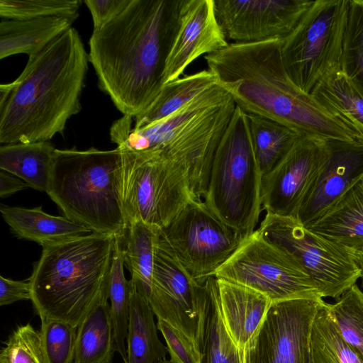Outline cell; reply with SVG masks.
I'll list each match as a JSON object with an SVG mask.
<instances>
[{"label": "cell", "instance_id": "cell-1", "mask_svg": "<svg viewBox=\"0 0 363 363\" xmlns=\"http://www.w3.org/2000/svg\"><path fill=\"white\" fill-rule=\"evenodd\" d=\"M182 0H131L104 28L93 30L89 61L99 86L123 114L135 117L164 86Z\"/></svg>", "mask_w": 363, "mask_h": 363}, {"label": "cell", "instance_id": "cell-2", "mask_svg": "<svg viewBox=\"0 0 363 363\" xmlns=\"http://www.w3.org/2000/svg\"><path fill=\"white\" fill-rule=\"evenodd\" d=\"M281 40L229 43L204 56L208 69L246 113L279 122L301 137L356 141L354 133L287 74Z\"/></svg>", "mask_w": 363, "mask_h": 363}, {"label": "cell", "instance_id": "cell-3", "mask_svg": "<svg viewBox=\"0 0 363 363\" xmlns=\"http://www.w3.org/2000/svg\"><path fill=\"white\" fill-rule=\"evenodd\" d=\"M89 53L70 28L28 57L13 82L0 86V143L48 141L81 110Z\"/></svg>", "mask_w": 363, "mask_h": 363}, {"label": "cell", "instance_id": "cell-4", "mask_svg": "<svg viewBox=\"0 0 363 363\" xmlns=\"http://www.w3.org/2000/svg\"><path fill=\"white\" fill-rule=\"evenodd\" d=\"M116 235L92 233L43 247L28 279L31 301L43 320L77 327L108 295Z\"/></svg>", "mask_w": 363, "mask_h": 363}, {"label": "cell", "instance_id": "cell-5", "mask_svg": "<svg viewBox=\"0 0 363 363\" xmlns=\"http://www.w3.org/2000/svg\"><path fill=\"white\" fill-rule=\"evenodd\" d=\"M122 162L118 147L55 149L46 193L69 220L94 233L123 238L128 223L121 198Z\"/></svg>", "mask_w": 363, "mask_h": 363}, {"label": "cell", "instance_id": "cell-6", "mask_svg": "<svg viewBox=\"0 0 363 363\" xmlns=\"http://www.w3.org/2000/svg\"><path fill=\"white\" fill-rule=\"evenodd\" d=\"M262 178L247 113L236 106L216 148L203 201L218 218L245 238L257 229Z\"/></svg>", "mask_w": 363, "mask_h": 363}, {"label": "cell", "instance_id": "cell-7", "mask_svg": "<svg viewBox=\"0 0 363 363\" xmlns=\"http://www.w3.org/2000/svg\"><path fill=\"white\" fill-rule=\"evenodd\" d=\"M120 149L121 198L128 223L141 220L162 229L191 200H200L193 175L183 164L158 153Z\"/></svg>", "mask_w": 363, "mask_h": 363}, {"label": "cell", "instance_id": "cell-8", "mask_svg": "<svg viewBox=\"0 0 363 363\" xmlns=\"http://www.w3.org/2000/svg\"><path fill=\"white\" fill-rule=\"evenodd\" d=\"M350 0H317L295 29L281 40V54L291 79L311 94L330 72L338 67Z\"/></svg>", "mask_w": 363, "mask_h": 363}, {"label": "cell", "instance_id": "cell-9", "mask_svg": "<svg viewBox=\"0 0 363 363\" xmlns=\"http://www.w3.org/2000/svg\"><path fill=\"white\" fill-rule=\"evenodd\" d=\"M215 277L257 291L272 303L298 298L323 301L301 264L258 229L243 239Z\"/></svg>", "mask_w": 363, "mask_h": 363}, {"label": "cell", "instance_id": "cell-10", "mask_svg": "<svg viewBox=\"0 0 363 363\" xmlns=\"http://www.w3.org/2000/svg\"><path fill=\"white\" fill-rule=\"evenodd\" d=\"M161 239L188 274L204 284L231 257L243 238L218 218L203 200H191L167 225Z\"/></svg>", "mask_w": 363, "mask_h": 363}, {"label": "cell", "instance_id": "cell-11", "mask_svg": "<svg viewBox=\"0 0 363 363\" xmlns=\"http://www.w3.org/2000/svg\"><path fill=\"white\" fill-rule=\"evenodd\" d=\"M257 229L293 256L323 298L337 299L359 279L348 250L307 228L296 218L266 213Z\"/></svg>", "mask_w": 363, "mask_h": 363}, {"label": "cell", "instance_id": "cell-12", "mask_svg": "<svg viewBox=\"0 0 363 363\" xmlns=\"http://www.w3.org/2000/svg\"><path fill=\"white\" fill-rule=\"evenodd\" d=\"M206 294V281L199 284L188 274L158 231L149 303L157 319L182 333L198 350Z\"/></svg>", "mask_w": 363, "mask_h": 363}, {"label": "cell", "instance_id": "cell-13", "mask_svg": "<svg viewBox=\"0 0 363 363\" xmlns=\"http://www.w3.org/2000/svg\"><path fill=\"white\" fill-rule=\"evenodd\" d=\"M324 301L298 298L272 303L257 333L242 350L243 363H309L315 314Z\"/></svg>", "mask_w": 363, "mask_h": 363}, {"label": "cell", "instance_id": "cell-14", "mask_svg": "<svg viewBox=\"0 0 363 363\" xmlns=\"http://www.w3.org/2000/svg\"><path fill=\"white\" fill-rule=\"evenodd\" d=\"M328 154L327 140L301 137L277 165L262 176V210L296 218Z\"/></svg>", "mask_w": 363, "mask_h": 363}, {"label": "cell", "instance_id": "cell-15", "mask_svg": "<svg viewBox=\"0 0 363 363\" xmlns=\"http://www.w3.org/2000/svg\"><path fill=\"white\" fill-rule=\"evenodd\" d=\"M309 0H214L226 39L235 43L283 40L312 5Z\"/></svg>", "mask_w": 363, "mask_h": 363}, {"label": "cell", "instance_id": "cell-16", "mask_svg": "<svg viewBox=\"0 0 363 363\" xmlns=\"http://www.w3.org/2000/svg\"><path fill=\"white\" fill-rule=\"evenodd\" d=\"M328 154L296 216L308 227L363 176V144L327 140Z\"/></svg>", "mask_w": 363, "mask_h": 363}, {"label": "cell", "instance_id": "cell-17", "mask_svg": "<svg viewBox=\"0 0 363 363\" xmlns=\"http://www.w3.org/2000/svg\"><path fill=\"white\" fill-rule=\"evenodd\" d=\"M229 43L217 20L214 0H182L179 28L170 50L163 84L180 78L201 55L217 52Z\"/></svg>", "mask_w": 363, "mask_h": 363}, {"label": "cell", "instance_id": "cell-18", "mask_svg": "<svg viewBox=\"0 0 363 363\" xmlns=\"http://www.w3.org/2000/svg\"><path fill=\"white\" fill-rule=\"evenodd\" d=\"M216 282L223 320L233 341L243 350L257 333L272 302L249 288L217 278Z\"/></svg>", "mask_w": 363, "mask_h": 363}, {"label": "cell", "instance_id": "cell-19", "mask_svg": "<svg viewBox=\"0 0 363 363\" xmlns=\"http://www.w3.org/2000/svg\"><path fill=\"white\" fill-rule=\"evenodd\" d=\"M130 308L126 337V363H160L167 359V346L160 340L153 311L143 284L129 280Z\"/></svg>", "mask_w": 363, "mask_h": 363}, {"label": "cell", "instance_id": "cell-20", "mask_svg": "<svg viewBox=\"0 0 363 363\" xmlns=\"http://www.w3.org/2000/svg\"><path fill=\"white\" fill-rule=\"evenodd\" d=\"M307 228L348 250H363V176Z\"/></svg>", "mask_w": 363, "mask_h": 363}, {"label": "cell", "instance_id": "cell-21", "mask_svg": "<svg viewBox=\"0 0 363 363\" xmlns=\"http://www.w3.org/2000/svg\"><path fill=\"white\" fill-rule=\"evenodd\" d=\"M0 211L18 238L34 241L42 247L94 233L65 216L50 215L41 206L26 208L1 206Z\"/></svg>", "mask_w": 363, "mask_h": 363}, {"label": "cell", "instance_id": "cell-22", "mask_svg": "<svg viewBox=\"0 0 363 363\" xmlns=\"http://www.w3.org/2000/svg\"><path fill=\"white\" fill-rule=\"evenodd\" d=\"M74 21L64 16L1 21L0 59L20 53L26 54L28 57L36 55L72 28Z\"/></svg>", "mask_w": 363, "mask_h": 363}, {"label": "cell", "instance_id": "cell-23", "mask_svg": "<svg viewBox=\"0 0 363 363\" xmlns=\"http://www.w3.org/2000/svg\"><path fill=\"white\" fill-rule=\"evenodd\" d=\"M199 352V363H243L242 350L230 337L222 318L215 277L206 281Z\"/></svg>", "mask_w": 363, "mask_h": 363}, {"label": "cell", "instance_id": "cell-24", "mask_svg": "<svg viewBox=\"0 0 363 363\" xmlns=\"http://www.w3.org/2000/svg\"><path fill=\"white\" fill-rule=\"evenodd\" d=\"M311 95L363 144V94L338 67L320 81Z\"/></svg>", "mask_w": 363, "mask_h": 363}, {"label": "cell", "instance_id": "cell-25", "mask_svg": "<svg viewBox=\"0 0 363 363\" xmlns=\"http://www.w3.org/2000/svg\"><path fill=\"white\" fill-rule=\"evenodd\" d=\"M55 148L48 141L12 143L0 147V169L28 186L47 192Z\"/></svg>", "mask_w": 363, "mask_h": 363}, {"label": "cell", "instance_id": "cell-26", "mask_svg": "<svg viewBox=\"0 0 363 363\" xmlns=\"http://www.w3.org/2000/svg\"><path fill=\"white\" fill-rule=\"evenodd\" d=\"M108 295L89 310L77 329L73 363H112L114 337Z\"/></svg>", "mask_w": 363, "mask_h": 363}, {"label": "cell", "instance_id": "cell-27", "mask_svg": "<svg viewBox=\"0 0 363 363\" xmlns=\"http://www.w3.org/2000/svg\"><path fill=\"white\" fill-rule=\"evenodd\" d=\"M216 83L214 75L208 69L184 75L168 82L163 86L154 103L146 111L133 118V128L147 127L169 116Z\"/></svg>", "mask_w": 363, "mask_h": 363}, {"label": "cell", "instance_id": "cell-28", "mask_svg": "<svg viewBox=\"0 0 363 363\" xmlns=\"http://www.w3.org/2000/svg\"><path fill=\"white\" fill-rule=\"evenodd\" d=\"M251 142L262 176L269 172L301 137L270 118L247 113Z\"/></svg>", "mask_w": 363, "mask_h": 363}, {"label": "cell", "instance_id": "cell-29", "mask_svg": "<svg viewBox=\"0 0 363 363\" xmlns=\"http://www.w3.org/2000/svg\"><path fill=\"white\" fill-rule=\"evenodd\" d=\"M310 363H363L344 340L325 301L313 318L309 338Z\"/></svg>", "mask_w": 363, "mask_h": 363}, {"label": "cell", "instance_id": "cell-30", "mask_svg": "<svg viewBox=\"0 0 363 363\" xmlns=\"http://www.w3.org/2000/svg\"><path fill=\"white\" fill-rule=\"evenodd\" d=\"M159 229L141 220L129 222L122 238L124 265L131 278L140 281L147 296L150 291L154 259Z\"/></svg>", "mask_w": 363, "mask_h": 363}, {"label": "cell", "instance_id": "cell-31", "mask_svg": "<svg viewBox=\"0 0 363 363\" xmlns=\"http://www.w3.org/2000/svg\"><path fill=\"white\" fill-rule=\"evenodd\" d=\"M110 313L113 325L115 351L127 362L125 342L128 333L130 285L124 274L122 238L115 237L108 283Z\"/></svg>", "mask_w": 363, "mask_h": 363}, {"label": "cell", "instance_id": "cell-32", "mask_svg": "<svg viewBox=\"0 0 363 363\" xmlns=\"http://www.w3.org/2000/svg\"><path fill=\"white\" fill-rule=\"evenodd\" d=\"M338 68L363 94V0H350Z\"/></svg>", "mask_w": 363, "mask_h": 363}, {"label": "cell", "instance_id": "cell-33", "mask_svg": "<svg viewBox=\"0 0 363 363\" xmlns=\"http://www.w3.org/2000/svg\"><path fill=\"white\" fill-rule=\"evenodd\" d=\"M327 306L342 337L363 360V292L355 284Z\"/></svg>", "mask_w": 363, "mask_h": 363}, {"label": "cell", "instance_id": "cell-34", "mask_svg": "<svg viewBox=\"0 0 363 363\" xmlns=\"http://www.w3.org/2000/svg\"><path fill=\"white\" fill-rule=\"evenodd\" d=\"M81 0H0V16L5 19H35L79 16Z\"/></svg>", "mask_w": 363, "mask_h": 363}, {"label": "cell", "instance_id": "cell-35", "mask_svg": "<svg viewBox=\"0 0 363 363\" xmlns=\"http://www.w3.org/2000/svg\"><path fill=\"white\" fill-rule=\"evenodd\" d=\"M41 322L40 333L46 363H73L77 327L57 320Z\"/></svg>", "mask_w": 363, "mask_h": 363}, {"label": "cell", "instance_id": "cell-36", "mask_svg": "<svg viewBox=\"0 0 363 363\" xmlns=\"http://www.w3.org/2000/svg\"><path fill=\"white\" fill-rule=\"evenodd\" d=\"M0 363H46L40 331L29 323L18 326L1 350Z\"/></svg>", "mask_w": 363, "mask_h": 363}, {"label": "cell", "instance_id": "cell-37", "mask_svg": "<svg viewBox=\"0 0 363 363\" xmlns=\"http://www.w3.org/2000/svg\"><path fill=\"white\" fill-rule=\"evenodd\" d=\"M157 326L166 342L172 363H199V350L187 337L162 319H157Z\"/></svg>", "mask_w": 363, "mask_h": 363}, {"label": "cell", "instance_id": "cell-38", "mask_svg": "<svg viewBox=\"0 0 363 363\" xmlns=\"http://www.w3.org/2000/svg\"><path fill=\"white\" fill-rule=\"evenodd\" d=\"M131 0H85L93 20L94 30L104 28L118 16L130 3Z\"/></svg>", "mask_w": 363, "mask_h": 363}, {"label": "cell", "instance_id": "cell-39", "mask_svg": "<svg viewBox=\"0 0 363 363\" xmlns=\"http://www.w3.org/2000/svg\"><path fill=\"white\" fill-rule=\"evenodd\" d=\"M31 300L29 281H16L0 276V306L22 300Z\"/></svg>", "mask_w": 363, "mask_h": 363}, {"label": "cell", "instance_id": "cell-40", "mask_svg": "<svg viewBox=\"0 0 363 363\" xmlns=\"http://www.w3.org/2000/svg\"><path fill=\"white\" fill-rule=\"evenodd\" d=\"M27 184L18 177L1 170L0 172V196L7 197L27 187Z\"/></svg>", "mask_w": 363, "mask_h": 363}, {"label": "cell", "instance_id": "cell-41", "mask_svg": "<svg viewBox=\"0 0 363 363\" xmlns=\"http://www.w3.org/2000/svg\"><path fill=\"white\" fill-rule=\"evenodd\" d=\"M350 255L359 271L362 280V286L363 287V250H349Z\"/></svg>", "mask_w": 363, "mask_h": 363}, {"label": "cell", "instance_id": "cell-42", "mask_svg": "<svg viewBox=\"0 0 363 363\" xmlns=\"http://www.w3.org/2000/svg\"><path fill=\"white\" fill-rule=\"evenodd\" d=\"M160 363H172V362L170 361V359L169 360L165 359V360L161 362Z\"/></svg>", "mask_w": 363, "mask_h": 363}, {"label": "cell", "instance_id": "cell-43", "mask_svg": "<svg viewBox=\"0 0 363 363\" xmlns=\"http://www.w3.org/2000/svg\"><path fill=\"white\" fill-rule=\"evenodd\" d=\"M309 363H310V360H309Z\"/></svg>", "mask_w": 363, "mask_h": 363}]
</instances>
